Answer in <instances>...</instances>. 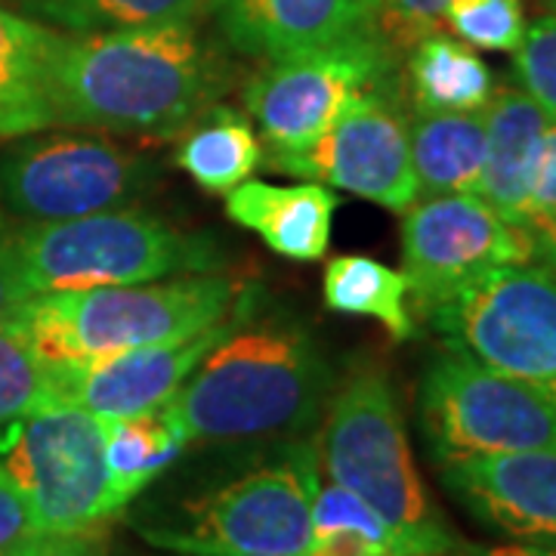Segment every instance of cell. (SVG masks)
Returning <instances> with one entry per match:
<instances>
[{
  "label": "cell",
  "mask_w": 556,
  "mask_h": 556,
  "mask_svg": "<svg viewBox=\"0 0 556 556\" xmlns=\"http://www.w3.org/2000/svg\"><path fill=\"white\" fill-rule=\"evenodd\" d=\"M244 303L248 298L232 278L201 273L174 281L35 294L13 321L47 371H60L139 346L192 338Z\"/></svg>",
  "instance_id": "cell-3"
},
{
  "label": "cell",
  "mask_w": 556,
  "mask_h": 556,
  "mask_svg": "<svg viewBox=\"0 0 556 556\" xmlns=\"http://www.w3.org/2000/svg\"><path fill=\"white\" fill-rule=\"evenodd\" d=\"M303 556H399L383 519L334 482H318L313 547Z\"/></svg>",
  "instance_id": "cell-26"
},
{
  "label": "cell",
  "mask_w": 556,
  "mask_h": 556,
  "mask_svg": "<svg viewBox=\"0 0 556 556\" xmlns=\"http://www.w3.org/2000/svg\"><path fill=\"white\" fill-rule=\"evenodd\" d=\"M417 199L477 195L485 164V118L479 112H417L408 121Z\"/></svg>",
  "instance_id": "cell-20"
},
{
  "label": "cell",
  "mask_w": 556,
  "mask_h": 556,
  "mask_svg": "<svg viewBox=\"0 0 556 556\" xmlns=\"http://www.w3.org/2000/svg\"><path fill=\"white\" fill-rule=\"evenodd\" d=\"M485 118V164L477 195L495 214L529 229V192L535 179L541 139L551 118L519 87H501L482 105Z\"/></svg>",
  "instance_id": "cell-17"
},
{
  "label": "cell",
  "mask_w": 556,
  "mask_h": 556,
  "mask_svg": "<svg viewBox=\"0 0 556 556\" xmlns=\"http://www.w3.org/2000/svg\"><path fill=\"white\" fill-rule=\"evenodd\" d=\"M408 80L417 112H479L495 93L492 68L477 50L439 28L412 43Z\"/></svg>",
  "instance_id": "cell-21"
},
{
  "label": "cell",
  "mask_w": 556,
  "mask_h": 556,
  "mask_svg": "<svg viewBox=\"0 0 556 556\" xmlns=\"http://www.w3.org/2000/svg\"><path fill=\"white\" fill-rule=\"evenodd\" d=\"M20 7L72 35H102L164 22H192L204 0H20Z\"/></svg>",
  "instance_id": "cell-25"
},
{
  "label": "cell",
  "mask_w": 556,
  "mask_h": 556,
  "mask_svg": "<svg viewBox=\"0 0 556 556\" xmlns=\"http://www.w3.org/2000/svg\"><path fill=\"white\" fill-rule=\"evenodd\" d=\"M226 40L260 60H285L378 28L375 0H204Z\"/></svg>",
  "instance_id": "cell-16"
},
{
  "label": "cell",
  "mask_w": 556,
  "mask_h": 556,
  "mask_svg": "<svg viewBox=\"0 0 556 556\" xmlns=\"http://www.w3.org/2000/svg\"><path fill=\"white\" fill-rule=\"evenodd\" d=\"M0 473L47 535L97 538L127 507L105 467L102 417L60 399L0 427Z\"/></svg>",
  "instance_id": "cell-7"
},
{
  "label": "cell",
  "mask_w": 556,
  "mask_h": 556,
  "mask_svg": "<svg viewBox=\"0 0 556 556\" xmlns=\"http://www.w3.org/2000/svg\"><path fill=\"white\" fill-rule=\"evenodd\" d=\"M439 479L485 529L556 547V445L442 464Z\"/></svg>",
  "instance_id": "cell-15"
},
{
  "label": "cell",
  "mask_w": 556,
  "mask_h": 556,
  "mask_svg": "<svg viewBox=\"0 0 556 556\" xmlns=\"http://www.w3.org/2000/svg\"><path fill=\"white\" fill-rule=\"evenodd\" d=\"M378 28L396 43H415L437 31L448 0H375Z\"/></svg>",
  "instance_id": "cell-30"
},
{
  "label": "cell",
  "mask_w": 556,
  "mask_h": 556,
  "mask_svg": "<svg viewBox=\"0 0 556 556\" xmlns=\"http://www.w3.org/2000/svg\"><path fill=\"white\" fill-rule=\"evenodd\" d=\"M182 134L177 167L207 192L229 195L236 186L254 177L263 161L254 127L232 109L201 112Z\"/></svg>",
  "instance_id": "cell-22"
},
{
  "label": "cell",
  "mask_w": 556,
  "mask_h": 556,
  "mask_svg": "<svg viewBox=\"0 0 556 556\" xmlns=\"http://www.w3.org/2000/svg\"><path fill=\"white\" fill-rule=\"evenodd\" d=\"M321 300L328 309L343 316H362L380 321L396 340L417 334L408 278L365 254H343L328 260L321 276Z\"/></svg>",
  "instance_id": "cell-23"
},
{
  "label": "cell",
  "mask_w": 556,
  "mask_h": 556,
  "mask_svg": "<svg viewBox=\"0 0 556 556\" xmlns=\"http://www.w3.org/2000/svg\"><path fill=\"white\" fill-rule=\"evenodd\" d=\"M13 254L31 294L201 276L223 263L214 239L134 207L28 223L13 229Z\"/></svg>",
  "instance_id": "cell-6"
},
{
  "label": "cell",
  "mask_w": 556,
  "mask_h": 556,
  "mask_svg": "<svg viewBox=\"0 0 556 556\" xmlns=\"http://www.w3.org/2000/svg\"><path fill=\"white\" fill-rule=\"evenodd\" d=\"M448 556H556V547H547V544H470V541H460L457 538L455 547L448 551Z\"/></svg>",
  "instance_id": "cell-35"
},
{
  "label": "cell",
  "mask_w": 556,
  "mask_h": 556,
  "mask_svg": "<svg viewBox=\"0 0 556 556\" xmlns=\"http://www.w3.org/2000/svg\"><path fill=\"white\" fill-rule=\"evenodd\" d=\"M338 204V195L321 182L273 186L248 179L226 195V217L257 232L278 257L316 263L328 254Z\"/></svg>",
  "instance_id": "cell-18"
},
{
  "label": "cell",
  "mask_w": 556,
  "mask_h": 556,
  "mask_svg": "<svg viewBox=\"0 0 556 556\" xmlns=\"http://www.w3.org/2000/svg\"><path fill=\"white\" fill-rule=\"evenodd\" d=\"M50 399V371L25 331L10 318L0 321V427Z\"/></svg>",
  "instance_id": "cell-27"
},
{
  "label": "cell",
  "mask_w": 556,
  "mask_h": 556,
  "mask_svg": "<svg viewBox=\"0 0 556 556\" xmlns=\"http://www.w3.org/2000/svg\"><path fill=\"white\" fill-rule=\"evenodd\" d=\"M532 239H535V257L541 263H547L556 273V219H551L547 226L535 229Z\"/></svg>",
  "instance_id": "cell-36"
},
{
  "label": "cell",
  "mask_w": 556,
  "mask_h": 556,
  "mask_svg": "<svg viewBox=\"0 0 556 556\" xmlns=\"http://www.w3.org/2000/svg\"><path fill=\"white\" fill-rule=\"evenodd\" d=\"M452 353L556 399V273L547 263H507L430 313Z\"/></svg>",
  "instance_id": "cell-8"
},
{
  "label": "cell",
  "mask_w": 556,
  "mask_h": 556,
  "mask_svg": "<svg viewBox=\"0 0 556 556\" xmlns=\"http://www.w3.org/2000/svg\"><path fill=\"white\" fill-rule=\"evenodd\" d=\"M318 482L316 445H291L239 477L152 510L137 532L174 556H303L313 547Z\"/></svg>",
  "instance_id": "cell-5"
},
{
  "label": "cell",
  "mask_w": 556,
  "mask_h": 556,
  "mask_svg": "<svg viewBox=\"0 0 556 556\" xmlns=\"http://www.w3.org/2000/svg\"><path fill=\"white\" fill-rule=\"evenodd\" d=\"M541 7H544V13H554L556 16V0H541Z\"/></svg>",
  "instance_id": "cell-37"
},
{
  "label": "cell",
  "mask_w": 556,
  "mask_h": 556,
  "mask_svg": "<svg viewBox=\"0 0 556 556\" xmlns=\"http://www.w3.org/2000/svg\"><path fill=\"white\" fill-rule=\"evenodd\" d=\"M402 556H448V554H402Z\"/></svg>",
  "instance_id": "cell-38"
},
{
  "label": "cell",
  "mask_w": 556,
  "mask_h": 556,
  "mask_svg": "<svg viewBox=\"0 0 556 556\" xmlns=\"http://www.w3.org/2000/svg\"><path fill=\"white\" fill-rule=\"evenodd\" d=\"M526 260H535L532 232L507 223L473 192L417 199L402 219V276L424 316L485 273Z\"/></svg>",
  "instance_id": "cell-12"
},
{
  "label": "cell",
  "mask_w": 556,
  "mask_h": 556,
  "mask_svg": "<svg viewBox=\"0 0 556 556\" xmlns=\"http://www.w3.org/2000/svg\"><path fill=\"white\" fill-rule=\"evenodd\" d=\"M31 298L35 294L22 281L20 263L13 254V229L0 219V321H10Z\"/></svg>",
  "instance_id": "cell-33"
},
{
  "label": "cell",
  "mask_w": 556,
  "mask_h": 556,
  "mask_svg": "<svg viewBox=\"0 0 556 556\" xmlns=\"http://www.w3.org/2000/svg\"><path fill=\"white\" fill-rule=\"evenodd\" d=\"M269 167L303 179H318L405 214L417 201L412 170L408 118L387 90L368 93L321 137L288 155H269Z\"/></svg>",
  "instance_id": "cell-13"
},
{
  "label": "cell",
  "mask_w": 556,
  "mask_h": 556,
  "mask_svg": "<svg viewBox=\"0 0 556 556\" xmlns=\"http://www.w3.org/2000/svg\"><path fill=\"white\" fill-rule=\"evenodd\" d=\"M219 90L192 22L60 35L50 100L62 127L164 139L182 134Z\"/></svg>",
  "instance_id": "cell-1"
},
{
  "label": "cell",
  "mask_w": 556,
  "mask_h": 556,
  "mask_svg": "<svg viewBox=\"0 0 556 556\" xmlns=\"http://www.w3.org/2000/svg\"><path fill=\"white\" fill-rule=\"evenodd\" d=\"M102 424H105V467L124 504H130L149 482H155L189 445L167 405L159 412L112 417Z\"/></svg>",
  "instance_id": "cell-24"
},
{
  "label": "cell",
  "mask_w": 556,
  "mask_h": 556,
  "mask_svg": "<svg viewBox=\"0 0 556 556\" xmlns=\"http://www.w3.org/2000/svg\"><path fill=\"white\" fill-rule=\"evenodd\" d=\"M16 556H105L97 538L80 535H47L38 532Z\"/></svg>",
  "instance_id": "cell-34"
},
{
  "label": "cell",
  "mask_w": 556,
  "mask_h": 556,
  "mask_svg": "<svg viewBox=\"0 0 556 556\" xmlns=\"http://www.w3.org/2000/svg\"><path fill=\"white\" fill-rule=\"evenodd\" d=\"M60 35L0 7V139H20L56 127L50 72Z\"/></svg>",
  "instance_id": "cell-19"
},
{
  "label": "cell",
  "mask_w": 556,
  "mask_h": 556,
  "mask_svg": "<svg viewBox=\"0 0 556 556\" xmlns=\"http://www.w3.org/2000/svg\"><path fill=\"white\" fill-rule=\"evenodd\" d=\"M514 72L519 90L529 93L541 105V112L556 121V16H538L526 38L514 50Z\"/></svg>",
  "instance_id": "cell-29"
},
{
  "label": "cell",
  "mask_w": 556,
  "mask_h": 556,
  "mask_svg": "<svg viewBox=\"0 0 556 556\" xmlns=\"http://www.w3.org/2000/svg\"><path fill=\"white\" fill-rule=\"evenodd\" d=\"M393 47L380 28L309 53L269 62L244 87V109L254 115L269 155H288L313 146L368 93L393 80Z\"/></svg>",
  "instance_id": "cell-10"
},
{
  "label": "cell",
  "mask_w": 556,
  "mask_h": 556,
  "mask_svg": "<svg viewBox=\"0 0 556 556\" xmlns=\"http://www.w3.org/2000/svg\"><path fill=\"white\" fill-rule=\"evenodd\" d=\"M328 365L303 328L229 331L167 402L189 442H244L300 433L328 396Z\"/></svg>",
  "instance_id": "cell-2"
},
{
  "label": "cell",
  "mask_w": 556,
  "mask_h": 556,
  "mask_svg": "<svg viewBox=\"0 0 556 556\" xmlns=\"http://www.w3.org/2000/svg\"><path fill=\"white\" fill-rule=\"evenodd\" d=\"M316 445L318 477L365 501L402 554H448L455 532L417 473L399 399L383 368H362L340 387Z\"/></svg>",
  "instance_id": "cell-4"
},
{
  "label": "cell",
  "mask_w": 556,
  "mask_h": 556,
  "mask_svg": "<svg viewBox=\"0 0 556 556\" xmlns=\"http://www.w3.org/2000/svg\"><path fill=\"white\" fill-rule=\"evenodd\" d=\"M551 219H556V121L547 124L541 139V155L529 192V232L547 226Z\"/></svg>",
  "instance_id": "cell-31"
},
{
  "label": "cell",
  "mask_w": 556,
  "mask_h": 556,
  "mask_svg": "<svg viewBox=\"0 0 556 556\" xmlns=\"http://www.w3.org/2000/svg\"><path fill=\"white\" fill-rule=\"evenodd\" d=\"M248 306H251V300L229 318H223L192 338L139 346V350H127L118 356L50 371V399L72 402L102 420L159 412L177 396L179 387L199 368L201 358L207 356L232 328H239Z\"/></svg>",
  "instance_id": "cell-14"
},
{
  "label": "cell",
  "mask_w": 556,
  "mask_h": 556,
  "mask_svg": "<svg viewBox=\"0 0 556 556\" xmlns=\"http://www.w3.org/2000/svg\"><path fill=\"white\" fill-rule=\"evenodd\" d=\"M159 177L155 164L102 137H40L0 161V207L28 223L115 211Z\"/></svg>",
  "instance_id": "cell-11"
},
{
  "label": "cell",
  "mask_w": 556,
  "mask_h": 556,
  "mask_svg": "<svg viewBox=\"0 0 556 556\" xmlns=\"http://www.w3.org/2000/svg\"><path fill=\"white\" fill-rule=\"evenodd\" d=\"M442 22L457 40L492 53H514L529 28L522 0H448Z\"/></svg>",
  "instance_id": "cell-28"
},
{
  "label": "cell",
  "mask_w": 556,
  "mask_h": 556,
  "mask_svg": "<svg viewBox=\"0 0 556 556\" xmlns=\"http://www.w3.org/2000/svg\"><path fill=\"white\" fill-rule=\"evenodd\" d=\"M417 417L437 467L556 445V399L452 350L424 371Z\"/></svg>",
  "instance_id": "cell-9"
},
{
  "label": "cell",
  "mask_w": 556,
  "mask_h": 556,
  "mask_svg": "<svg viewBox=\"0 0 556 556\" xmlns=\"http://www.w3.org/2000/svg\"><path fill=\"white\" fill-rule=\"evenodd\" d=\"M35 535L38 526L28 504L13 489V482L0 473V556H16Z\"/></svg>",
  "instance_id": "cell-32"
}]
</instances>
